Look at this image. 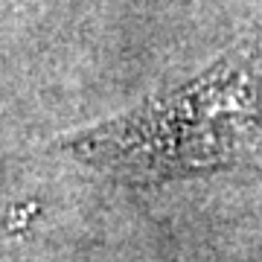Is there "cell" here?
<instances>
[{
	"instance_id": "cell-1",
	"label": "cell",
	"mask_w": 262,
	"mask_h": 262,
	"mask_svg": "<svg viewBox=\"0 0 262 262\" xmlns=\"http://www.w3.org/2000/svg\"><path fill=\"white\" fill-rule=\"evenodd\" d=\"M82 163L125 184H163L262 155L259 67L236 47L192 82L61 140Z\"/></svg>"
}]
</instances>
